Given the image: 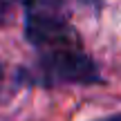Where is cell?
<instances>
[{
	"mask_svg": "<svg viewBox=\"0 0 121 121\" xmlns=\"http://www.w3.org/2000/svg\"><path fill=\"white\" fill-rule=\"evenodd\" d=\"M27 38L40 49L78 45L67 0H22Z\"/></svg>",
	"mask_w": 121,
	"mask_h": 121,
	"instance_id": "cell-1",
	"label": "cell"
},
{
	"mask_svg": "<svg viewBox=\"0 0 121 121\" xmlns=\"http://www.w3.org/2000/svg\"><path fill=\"white\" fill-rule=\"evenodd\" d=\"M38 65H36V81L58 85V83H94L99 81L96 67L78 45L40 49Z\"/></svg>",
	"mask_w": 121,
	"mask_h": 121,
	"instance_id": "cell-2",
	"label": "cell"
},
{
	"mask_svg": "<svg viewBox=\"0 0 121 121\" xmlns=\"http://www.w3.org/2000/svg\"><path fill=\"white\" fill-rule=\"evenodd\" d=\"M13 9H16V0H0V25L11 20Z\"/></svg>",
	"mask_w": 121,
	"mask_h": 121,
	"instance_id": "cell-3",
	"label": "cell"
},
{
	"mask_svg": "<svg viewBox=\"0 0 121 121\" xmlns=\"http://www.w3.org/2000/svg\"><path fill=\"white\" fill-rule=\"evenodd\" d=\"M103 121H121V114H119V117H110V119H103Z\"/></svg>",
	"mask_w": 121,
	"mask_h": 121,
	"instance_id": "cell-4",
	"label": "cell"
},
{
	"mask_svg": "<svg viewBox=\"0 0 121 121\" xmlns=\"http://www.w3.org/2000/svg\"><path fill=\"white\" fill-rule=\"evenodd\" d=\"M78 2H85V4H92V2H96V0H78Z\"/></svg>",
	"mask_w": 121,
	"mask_h": 121,
	"instance_id": "cell-5",
	"label": "cell"
}]
</instances>
